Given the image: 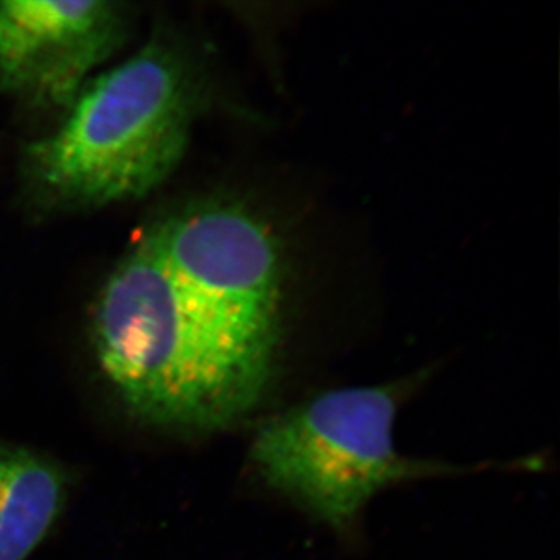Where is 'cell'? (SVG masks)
I'll return each mask as SVG.
<instances>
[{
	"label": "cell",
	"mask_w": 560,
	"mask_h": 560,
	"mask_svg": "<svg viewBox=\"0 0 560 560\" xmlns=\"http://www.w3.org/2000/svg\"><path fill=\"white\" fill-rule=\"evenodd\" d=\"M125 7L109 0H0V91L68 108L124 43Z\"/></svg>",
	"instance_id": "4"
},
{
	"label": "cell",
	"mask_w": 560,
	"mask_h": 560,
	"mask_svg": "<svg viewBox=\"0 0 560 560\" xmlns=\"http://www.w3.org/2000/svg\"><path fill=\"white\" fill-rule=\"evenodd\" d=\"M68 481L57 464L0 442V560H25L60 518Z\"/></svg>",
	"instance_id": "5"
},
{
	"label": "cell",
	"mask_w": 560,
	"mask_h": 560,
	"mask_svg": "<svg viewBox=\"0 0 560 560\" xmlns=\"http://www.w3.org/2000/svg\"><path fill=\"white\" fill-rule=\"evenodd\" d=\"M396 412L393 388L329 390L265 423L250 458L271 488L345 528L386 486L451 470L399 455Z\"/></svg>",
	"instance_id": "3"
},
{
	"label": "cell",
	"mask_w": 560,
	"mask_h": 560,
	"mask_svg": "<svg viewBox=\"0 0 560 560\" xmlns=\"http://www.w3.org/2000/svg\"><path fill=\"white\" fill-rule=\"evenodd\" d=\"M198 88L186 60L150 43L98 72L33 143L28 171L50 200L102 208L147 197L175 172L190 139Z\"/></svg>",
	"instance_id": "2"
},
{
	"label": "cell",
	"mask_w": 560,
	"mask_h": 560,
	"mask_svg": "<svg viewBox=\"0 0 560 560\" xmlns=\"http://www.w3.org/2000/svg\"><path fill=\"white\" fill-rule=\"evenodd\" d=\"M282 257L245 206L208 201L142 232L95 304L106 377L139 418L213 430L259 401L279 341Z\"/></svg>",
	"instance_id": "1"
}]
</instances>
